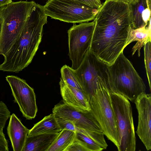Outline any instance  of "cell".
Segmentation results:
<instances>
[{
	"instance_id": "17",
	"label": "cell",
	"mask_w": 151,
	"mask_h": 151,
	"mask_svg": "<svg viewBox=\"0 0 151 151\" xmlns=\"http://www.w3.org/2000/svg\"><path fill=\"white\" fill-rule=\"evenodd\" d=\"M148 23L147 26L134 29L131 27L130 29L125 47L132 42L137 41L132 48V55L137 51L138 56L140 57L141 48L147 42L151 41V19Z\"/></svg>"
},
{
	"instance_id": "27",
	"label": "cell",
	"mask_w": 151,
	"mask_h": 151,
	"mask_svg": "<svg viewBox=\"0 0 151 151\" xmlns=\"http://www.w3.org/2000/svg\"><path fill=\"white\" fill-rule=\"evenodd\" d=\"M8 141L3 130L0 129V151H9Z\"/></svg>"
},
{
	"instance_id": "29",
	"label": "cell",
	"mask_w": 151,
	"mask_h": 151,
	"mask_svg": "<svg viewBox=\"0 0 151 151\" xmlns=\"http://www.w3.org/2000/svg\"><path fill=\"white\" fill-rule=\"evenodd\" d=\"M135 0H124V1L130 4L133 3Z\"/></svg>"
},
{
	"instance_id": "8",
	"label": "cell",
	"mask_w": 151,
	"mask_h": 151,
	"mask_svg": "<svg viewBox=\"0 0 151 151\" xmlns=\"http://www.w3.org/2000/svg\"><path fill=\"white\" fill-rule=\"evenodd\" d=\"M74 73L89 100L93 90L99 84L109 82V66L88 50Z\"/></svg>"
},
{
	"instance_id": "13",
	"label": "cell",
	"mask_w": 151,
	"mask_h": 151,
	"mask_svg": "<svg viewBox=\"0 0 151 151\" xmlns=\"http://www.w3.org/2000/svg\"><path fill=\"white\" fill-rule=\"evenodd\" d=\"M59 84L62 100L65 103L79 111L84 113L89 112V100L83 91L71 86L61 78Z\"/></svg>"
},
{
	"instance_id": "21",
	"label": "cell",
	"mask_w": 151,
	"mask_h": 151,
	"mask_svg": "<svg viewBox=\"0 0 151 151\" xmlns=\"http://www.w3.org/2000/svg\"><path fill=\"white\" fill-rule=\"evenodd\" d=\"M61 78L63 81L73 88L82 90L81 87L75 74L74 70L66 65L61 68Z\"/></svg>"
},
{
	"instance_id": "14",
	"label": "cell",
	"mask_w": 151,
	"mask_h": 151,
	"mask_svg": "<svg viewBox=\"0 0 151 151\" xmlns=\"http://www.w3.org/2000/svg\"><path fill=\"white\" fill-rule=\"evenodd\" d=\"M7 133L14 151H22L29 129L14 113L10 116Z\"/></svg>"
},
{
	"instance_id": "2",
	"label": "cell",
	"mask_w": 151,
	"mask_h": 151,
	"mask_svg": "<svg viewBox=\"0 0 151 151\" xmlns=\"http://www.w3.org/2000/svg\"><path fill=\"white\" fill-rule=\"evenodd\" d=\"M47 17L44 6L36 3L20 36L4 56L0 70L18 73L31 63L41 41L43 27L47 22Z\"/></svg>"
},
{
	"instance_id": "22",
	"label": "cell",
	"mask_w": 151,
	"mask_h": 151,
	"mask_svg": "<svg viewBox=\"0 0 151 151\" xmlns=\"http://www.w3.org/2000/svg\"><path fill=\"white\" fill-rule=\"evenodd\" d=\"M145 67L148 80L150 91L151 90V41L144 46Z\"/></svg>"
},
{
	"instance_id": "26",
	"label": "cell",
	"mask_w": 151,
	"mask_h": 151,
	"mask_svg": "<svg viewBox=\"0 0 151 151\" xmlns=\"http://www.w3.org/2000/svg\"><path fill=\"white\" fill-rule=\"evenodd\" d=\"M86 5L93 8L99 9L102 6L100 0H73Z\"/></svg>"
},
{
	"instance_id": "15",
	"label": "cell",
	"mask_w": 151,
	"mask_h": 151,
	"mask_svg": "<svg viewBox=\"0 0 151 151\" xmlns=\"http://www.w3.org/2000/svg\"><path fill=\"white\" fill-rule=\"evenodd\" d=\"M76 138L81 142L88 151H101L106 149L108 145L102 132L81 129L76 132Z\"/></svg>"
},
{
	"instance_id": "9",
	"label": "cell",
	"mask_w": 151,
	"mask_h": 151,
	"mask_svg": "<svg viewBox=\"0 0 151 151\" xmlns=\"http://www.w3.org/2000/svg\"><path fill=\"white\" fill-rule=\"evenodd\" d=\"M95 21L84 22L73 26L68 30V55L72 63L71 67L77 69L89 50Z\"/></svg>"
},
{
	"instance_id": "28",
	"label": "cell",
	"mask_w": 151,
	"mask_h": 151,
	"mask_svg": "<svg viewBox=\"0 0 151 151\" xmlns=\"http://www.w3.org/2000/svg\"><path fill=\"white\" fill-rule=\"evenodd\" d=\"M12 2V0H0V8L8 5Z\"/></svg>"
},
{
	"instance_id": "10",
	"label": "cell",
	"mask_w": 151,
	"mask_h": 151,
	"mask_svg": "<svg viewBox=\"0 0 151 151\" xmlns=\"http://www.w3.org/2000/svg\"><path fill=\"white\" fill-rule=\"evenodd\" d=\"M6 79L10 87L14 102L18 104L23 116L28 120L35 118L38 109L33 88L24 80L17 76H8Z\"/></svg>"
},
{
	"instance_id": "31",
	"label": "cell",
	"mask_w": 151,
	"mask_h": 151,
	"mask_svg": "<svg viewBox=\"0 0 151 151\" xmlns=\"http://www.w3.org/2000/svg\"><path fill=\"white\" fill-rule=\"evenodd\" d=\"M116 0V1H124V0Z\"/></svg>"
},
{
	"instance_id": "16",
	"label": "cell",
	"mask_w": 151,
	"mask_h": 151,
	"mask_svg": "<svg viewBox=\"0 0 151 151\" xmlns=\"http://www.w3.org/2000/svg\"><path fill=\"white\" fill-rule=\"evenodd\" d=\"M58 134H44L27 136L22 151H47Z\"/></svg>"
},
{
	"instance_id": "30",
	"label": "cell",
	"mask_w": 151,
	"mask_h": 151,
	"mask_svg": "<svg viewBox=\"0 0 151 151\" xmlns=\"http://www.w3.org/2000/svg\"><path fill=\"white\" fill-rule=\"evenodd\" d=\"M1 27H2L1 21V17H0V37L1 33Z\"/></svg>"
},
{
	"instance_id": "11",
	"label": "cell",
	"mask_w": 151,
	"mask_h": 151,
	"mask_svg": "<svg viewBox=\"0 0 151 151\" xmlns=\"http://www.w3.org/2000/svg\"><path fill=\"white\" fill-rule=\"evenodd\" d=\"M134 103L138 114V124L136 132L147 150L151 149V95L141 93Z\"/></svg>"
},
{
	"instance_id": "4",
	"label": "cell",
	"mask_w": 151,
	"mask_h": 151,
	"mask_svg": "<svg viewBox=\"0 0 151 151\" xmlns=\"http://www.w3.org/2000/svg\"><path fill=\"white\" fill-rule=\"evenodd\" d=\"M36 3L33 1H20L0 8V55H5L18 39Z\"/></svg>"
},
{
	"instance_id": "20",
	"label": "cell",
	"mask_w": 151,
	"mask_h": 151,
	"mask_svg": "<svg viewBox=\"0 0 151 151\" xmlns=\"http://www.w3.org/2000/svg\"><path fill=\"white\" fill-rule=\"evenodd\" d=\"M76 138V132L62 130L58 133L55 141L47 151H65Z\"/></svg>"
},
{
	"instance_id": "1",
	"label": "cell",
	"mask_w": 151,
	"mask_h": 151,
	"mask_svg": "<svg viewBox=\"0 0 151 151\" xmlns=\"http://www.w3.org/2000/svg\"><path fill=\"white\" fill-rule=\"evenodd\" d=\"M94 20L89 50L109 66L125 47L131 28L130 5L122 1L106 0Z\"/></svg>"
},
{
	"instance_id": "6",
	"label": "cell",
	"mask_w": 151,
	"mask_h": 151,
	"mask_svg": "<svg viewBox=\"0 0 151 151\" xmlns=\"http://www.w3.org/2000/svg\"><path fill=\"white\" fill-rule=\"evenodd\" d=\"M110 96L119 133L118 150L134 151L136 140L130 102L124 96L111 91Z\"/></svg>"
},
{
	"instance_id": "5",
	"label": "cell",
	"mask_w": 151,
	"mask_h": 151,
	"mask_svg": "<svg viewBox=\"0 0 151 151\" xmlns=\"http://www.w3.org/2000/svg\"><path fill=\"white\" fill-rule=\"evenodd\" d=\"M110 90L107 83L99 85L89 99V112L99 124L102 132L117 147L119 141L114 114L110 101Z\"/></svg>"
},
{
	"instance_id": "18",
	"label": "cell",
	"mask_w": 151,
	"mask_h": 151,
	"mask_svg": "<svg viewBox=\"0 0 151 151\" xmlns=\"http://www.w3.org/2000/svg\"><path fill=\"white\" fill-rule=\"evenodd\" d=\"M61 131L52 114L45 116L29 129L28 136L41 134L59 133Z\"/></svg>"
},
{
	"instance_id": "23",
	"label": "cell",
	"mask_w": 151,
	"mask_h": 151,
	"mask_svg": "<svg viewBox=\"0 0 151 151\" xmlns=\"http://www.w3.org/2000/svg\"><path fill=\"white\" fill-rule=\"evenodd\" d=\"M10 112L6 104L0 101V129L3 130L6 122L10 116Z\"/></svg>"
},
{
	"instance_id": "12",
	"label": "cell",
	"mask_w": 151,
	"mask_h": 151,
	"mask_svg": "<svg viewBox=\"0 0 151 151\" xmlns=\"http://www.w3.org/2000/svg\"><path fill=\"white\" fill-rule=\"evenodd\" d=\"M52 114L56 118L71 122L78 128L102 132L89 112L84 113L77 110L66 104L62 100L54 106Z\"/></svg>"
},
{
	"instance_id": "25",
	"label": "cell",
	"mask_w": 151,
	"mask_h": 151,
	"mask_svg": "<svg viewBox=\"0 0 151 151\" xmlns=\"http://www.w3.org/2000/svg\"><path fill=\"white\" fill-rule=\"evenodd\" d=\"M65 151H88L86 147L76 138Z\"/></svg>"
},
{
	"instance_id": "19",
	"label": "cell",
	"mask_w": 151,
	"mask_h": 151,
	"mask_svg": "<svg viewBox=\"0 0 151 151\" xmlns=\"http://www.w3.org/2000/svg\"><path fill=\"white\" fill-rule=\"evenodd\" d=\"M131 9V27L136 29L147 26L143 20L144 15L146 11L150 9L147 0H135L130 4Z\"/></svg>"
},
{
	"instance_id": "3",
	"label": "cell",
	"mask_w": 151,
	"mask_h": 151,
	"mask_svg": "<svg viewBox=\"0 0 151 151\" xmlns=\"http://www.w3.org/2000/svg\"><path fill=\"white\" fill-rule=\"evenodd\" d=\"M108 86L110 91L120 94L134 102L145 92L146 85L131 62L122 52L109 66Z\"/></svg>"
},
{
	"instance_id": "7",
	"label": "cell",
	"mask_w": 151,
	"mask_h": 151,
	"mask_svg": "<svg viewBox=\"0 0 151 151\" xmlns=\"http://www.w3.org/2000/svg\"><path fill=\"white\" fill-rule=\"evenodd\" d=\"M44 8L51 18L73 24L93 20L99 9L73 0H48Z\"/></svg>"
},
{
	"instance_id": "24",
	"label": "cell",
	"mask_w": 151,
	"mask_h": 151,
	"mask_svg": "<svg viewBox=\"0 0 151 151\" xmlns=\"http://www.w3.org/2000/svg\"><path fill=\"white\" fill-rule=\"evenodd\" d=\"M56 118L58 124L61 130L63 129L67 130L76 132L77 131L78 128L71 122L61 118Z\"/></svg>"
}]
</instances>
